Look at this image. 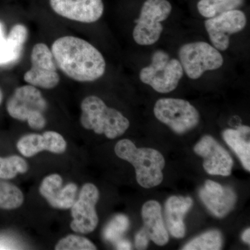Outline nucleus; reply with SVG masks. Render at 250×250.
<instances>
[{"mask_svg": "<svg viewBox=\"0 0 250 250\" xmlns=\"http://www.w3.org/2000/svg\"><path fill=\"white\" fill-rule=\"evenodd\" d=\"M51 51L57 67L76 82H94L101 78L106 71V62L101 52L81 38H59L52 44Z\"/></svg>", "mask_w": 250, "mask_h": 250, "instance_id": "nucleus-1", "label": "nucleus"}, {"mask_svg": "<svg viewBox=\"0 0 250 250\" xmlns=\"http://www.w3.org/2000/svg\"><path fill=\"white\" fill-rule=\"evenodd\" d=\"M115 152L120 159L134 166L136 181L141 187L151 188L162 182L166 161L159 151L152 148H138L132 141L123 139L117 143Z\"/></svg>", "mask_w": 250, "mask_h": 250, "instance_id": "nucleus-2", "label": "nucleus"}, {"mask_svg": "<svg viewBox=\"0 0 250 250\" xmlns=\"http://www.w3.org/2000/svg\"><path fill=\"white\" fill-rule=\"evenodd\" d=\"M80 123L85 129L97 134H104L108 139L119 137L129 129V120L115 108L108 107L102 99L90 95L81 104Z\"/></svg>", "mask_w": 250, "mask_h": 250, "instance_id": "nucleus-3", "label": "nucleus"}, {"mask_svg": "<svg viewBox=\"0 0 250 250\" xmlns=\"http://www.w3.org/2000/svg\"><path fill=\"white\" fill-rule=\"evenodd\" d=\"M47 102L41 90L34 85L18 87L6 103L9 116L21 121H27L31 129L41 130L46 125L44 112Z\"/></svg>", "mask_w": 250, "mask_h": 250, "instance_id": "nucleus-4", "label": "nucleus"}, {"mask_svg": "<svg viewBox=\"0 0 250 250\" xmlns=\"http://www.w3.org/2000/svg\"><path fill=\"white\" fill-rule=\"evenodd\" d=\"M184 73L179 60L171 59L165 51L157 50L151 63L140 72V80L158 93H168L177 88Z\"/></svg>", "mask_w": 250, "mask_h": 250, "instance_id": "nucleus-5", "label": "nucleus"}, {"mask_svg": "<svg viewBox=\"0 0 250 250\" xmlns=\"http://www.w3.org/2000/svg\"><path fill=\"white\" fill-rule=\"evenodd\" d=\"M172 11V5L167 0H146L141 9L133 38L138 45H154L160 39L164 31L161 22L167 20Z\"/></svg>", "mask_w": 250, "mask_h": 250, "instance_id": "nucleus-6", "label": "nucleus"}, {"mask_svg": "<svg viewBox=\"0 0 250 250\" xmlns=\"http://www.w3.org/2000/svg\"><path fill=\"white\" fill-rule=\"evenodd\" d=\"M179 62L184 72L191 80H197L207 71L223 66L224 59L220 51L202 41L185 44L179 51Z\"/></svg>", "mask_w": 250, "mask_h": 250, "instance_id": "nucleus-7", "label": "nucleus"}, {"mask_svg": "<svg viewBox=\"0 0 250 250\" xmlns=\"http://www.w3.org/2000/svg\"><path fill=\"white\" fill-rule=\"evenodd\" d=\"M156 118L177 134H184L196 127L200 122V113L187 100L162 98L154 107Z\"/></svg>", "mask_w": 250, "mask_h": 250, "instance_id": "nucleus-8", "label": "nucleus"}, {"mask_svg": "<svg viewBox=\"0 0 250 250\" xmlns=\"http://www.w3.org/2000/svg\"><path fill=\"white\" fill-rule=\"evenodd\" d=\"M31 68L24 75L26 83L43 89H52L58 85L60 76L48 46L42 42L36 44L31 50Z\"/></svg>", "mask_w": 250, "mask_h": 250, "instance_id": "nucleus-9", "label": "nucleus"}, {"mask_svg": "<svg viewBox=\"0 0 250 250\" xmlns=\"http://www.w3.org/2000/svg\"><path fill=\"white\" fill-rule=\"evenodd\" d=\"M100 192L93 184H85L81 189L78 200L72 206V221L70 228L75 232L87 234L93 232L98 225L99 219L95 210Z\"/></svg>", "mask_w": 250, "mask_h": 250, "instance_id": "nucleus-10", "label": "nucleus"}, {"mask_svg": "<svg viewBox=\"0 0 250 250\" xmlns=\"http://www.w3.org/2000/svg\"><path fill=\"white\" fill-rule=\"evenodd\" d=\"M246 24V14L238 9L208 18L205 22L210 42L219 51L227 50L229 47L230 35L243 31Z\"/></svg>", "mask_w": 250, "mask_h": 250, "instance_id": "nucleus-11", "label": "nucleus"}, {"mask_svg": "<svg viewBox=\"0 0 250 250\" xmlns=\"http://www.w3.org/2000/svg\"><path fill=\"white\" fill-rule=\"evenodd\" d=\"M194 152L203 158V167L210 175L228 177L233 165L229 153L209 135H206L194 147Z\"/></svg>", "mask_w": 250, "mask_h": 250, "instance_id": "nucleus-12", "label": "nucleus"}, {"mask_svg": "<svg viewBox=\"0 0 250 250\" xmlns=\"http://www.w3.org/2000/svg\"><path fill=\"white\" fill-rule=\"evenodd\" d=\"M49 4L59 16L88 24L99 21L104 10L103 0H49Z\"/></svg>", "mask_w": 250, "mask_h": 250, "instance_id": "nucleus-13", "label": "nucleus"}, {"mask_svg": "<svg viewBox=\"0 0 250 250\" xmlns=\"http://www.w3.org/2000/svg\"><path fill=\"white\" fill-rule=\"evenodd\" d=\"M199 195L207 209L219 218L229 214L236 203V194L231 188L223 187L211 180L206 181Z\"/></svg>", "mask_w": 250, "mask_h": 250, "instance_id": "nucleus-14", "label": "nucleus"}, {"mask_svg": "<svg viewBox=\"0 0 250 250\" xmlns=\"http://www.w3.org/2000/svg\"><path fill=\"white\" fill-rule=\"evenodd\" d=\"M18 151L25 157H32L44 150L62 154L67 148L64 138L59 133L47 131L42 135L30 134L22 136L17 143Z\"/></svg>", "mask_w": 250, "mask_h": 250, "instance_id": "nucleus-15", "label": "nucleus"}, {"mask_svg": "<svg viewBox=\"0 0 250 250\" xmlns=\"http://www.w3.org/2000/svg\"><path fill=\"white\" fill-rule=\"evenodd\" d=\"M62 177L59 174L47 176L42 180L39 192L52 207L58 209H68L75 202L77 186L70 183L62 188Z\"/></svg>", "mask_w": 250, "mask_h": 250, "instance_id": "nucleus-16", "label": "nucleus"}, {"mask_svg": "<svg viewBox=\"0 0 250 250\" xmlns=\"http://www.w3.org/2000/svg\"><path fill=\"white\" fill-rule=\"evenodd\" d=\"M27 28L22 24H15L9 34L5 35L4 27L0 22V65L18 60L28 38Z\"/></svg>", "mask_w": 250, "mask_h": 250, "instance_id": "nucleus-17", "label": "nucleus"}, {"mask_svg": "<svg viewBox=\"0 0 250 250\" xmlns=\"http://www.w3.org/2000/svg\"><path fill=\"white\" fill-rule=\"evenodd\" d=\"M192 206L190 197L171 196L165 205L166 228L171 236L176 238L185 236L186 226L184 219Z\"/></svg>", "mask_w": 250, "mask_h": 250, "instance_id": "nucleus-18", "label": "nucleus"}, {"mask_svg": "<svg viewBox=\"0 0 250 250\" xmlns=\"http://www.w3.org/2000/svg\"><path fill=\"white\" fill-rule=\"evenodd\" d=\"M144 227L151 241L159 246L169 241V234L162 217V210L159 202L150 200L143 205L141 210Z\"/></svg>", "mask_w": 250, "mask_h": 250, "instance_id": "nucleus-19", "label": "nucleus"}, {"mask_svg": "<svg viewBox=\"0 0 250 250\" xmlns=\"http://www.w3.org/2000/svg\"><path fill=\"white\" fill-rule=\"evenodd\" d=\"M250 126H238L237 129H225L223 133L224 141L238 156L243 167L250 171Z\"/></svg>", "mask_w": 250, "mask_h": 250, "instance_id": "nucleus-20", "label": "nucleus"}, {"mask_svg": "<svg viewBox=\"0 0 250 250\" xmlns=\"http://www.w3.org/2000/svg\"><path fill=\"white\" fill-rule=\"evenodd\" d=\"M245 0H200L197 9L203 17L210 18L223 13L236 10L241 6Z\"/></svg>", "mask_w": 250, "mask_h": 250, "instance_id": "nucleus-21", "label": "nucleus"}, {"mask_svg": "<svg viewBox=\"0 0 250 250\" xmlns=\"http://www.w3.org/2000/svg\"><path fill=\"white\" fill-rule=\"evenodd\" d=\"M24 202V195L19 188L0 178V208L12 210L19 208Z\"/></svg>", "mask_w": 250, "mask_h": 250, "instance_id": "nucleus-22", "label": "nucleus"}, {"mask_svg": "<svg viewBox=\"0 0 250 250\" xmlns=\"http://www.w3.org/2000/svg\"><path fill=\"white\" fill-rule=\"evenodd\" d=\"M223 246V236L218 230H210L189 241L183 250H219Z\"/></svg>", "mask_w": 250, "mask_h": 250, "instance_id": "nucleus-23", "label": "nucleus"}, {"mask_svg": "<svg viewBox=\"0 0 250 250\" xmlns=\"http://www.w3.org/2000/svg\"><path fill=\"white\" fill-rule=\"evenodd\" d=\"M29 166L27 161L21 156L16 155L6 158L0 157V178L14 179L18 173L27 172Z\"/></svg>", "mask_w": 250, "mask_h": 250, "instance_id": "nucleus-24", "label": "nucleus"}, {"mask_svg": "<svg viewBox=\"0 0 250 250\" xmlns=\"http://www.w3.org/2000/svg\"><path fill=\"white\" fill-rule=\"evenodd\" d=\"M129 225V218L126 215H116L104 229V238L108 242H116L121 239L122 236L127 231Z\"/></svg>", "mask_w": 250, "mask_h": 250, "instance_id": "nucleus-25", "label": "nucleus"}, {"mask_svg": "<svg viewBox=\"0 0 250 250\" xmlns=\"http://www.w3.org/2000/svg\"><path fill=\"white\" fill-rule=\"evenodd\" d=\"M56 250H95L96 246L85 237L69 235L62 238L55 246Z\"/></svg>", "mask_w": 250, "mask_h": 250, "instance_id": "nucleus-26", "label": "nucleus"}, {"mask_svg": "<svg viewBox=\"0 0 250 250\" xmlns=\"http://www.w3.org/2000/svg\"><path fill=\"white\" fill-rule=\"evenodd\" d=\"M149 238L144 228L141 229L135 236V245L138 250H146L149 245Z\"/></svg>", "mask_w": 250, "mask_h": 250, "instance_id": "nucleus-27", "label": "nucleus"}, {"mask_svg": "<svg viewBox=\"0 0 250 250\" xmlns=\"http://www.w3.org/2000/svg\"><path fill=\"white\" fill-rule=\"evenodd\" d=\"M131 243L125 239H119L116 241V248L117 250H131Z\"/></svg>", "mask_w": 250, "mask_h": 250, "instance_id": "nucleus-28", "label": "nucleus"}, {"mask_svg": "<svg viewBox=\"0 0 250 250\" xmlns=\"http://www.w3.org/2000/svg\"><path fill=\"white\" fill-rule=\"evenodd\" d=\"M12 242H10L7 238H0V250L13 249Z\"/></svg>", "mask_w": 250, "mask_h": 250, "instance_id": "nucleus-29", "label": "nucleus"}, {"mask_svg": "<svg viewBox=\"0 0 250 250\" xmlns=\"http://www.w3.org/2000/svg\"><path fill=\"white\" fill-rule=\"evenodd\" d=\"M242 240L245 242V243L250 244V229L248 228L246 230H245L244 232L242 234Z\"/></svg>", "mask_w": 250, "mask_h": 250, "instance_id": "nucleus-30", "label": "nucleus"}, {"mask_svg": "<svg viewBox=\"0 0 250 250\" xmlns=\"http://www.w3.org/2000/svg\"><path fill=\"white\" fill-rule=\"evenodd\" d=\"M3 95L2 93H1V90H0V104L1 103V101H2Z\"/></svg>", "mask_w": 250, "mask_h": 250, "instance_id": "nucleus-31", "label": "nucleus"}]
</instances>
